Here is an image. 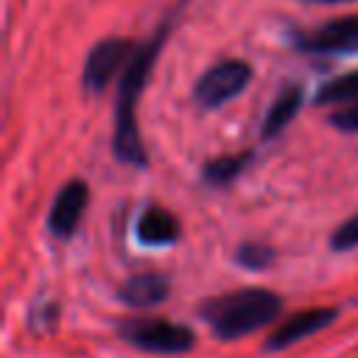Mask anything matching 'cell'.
Instances as JSON below:
<instances>
[{
  "label": "cell",
  "mask_w": 358,
  "mask_h": 358,
  "mask_svg": "<svg viewBox=\"0 0 358 358\" xmlns=\"http://www.w3.org/2000/svg\"><path fill=\"white\" fill-rule=\"evenodd\" d=\"M165 25L157 31V36H151L148 42L137 45L134 53L129 56V64L123 70V78L117 84V101H115V137H112V148L115 157L126 165L134 168H145L148 165V154L137 129V101L140 92L145 87V78L154 67V59L165 42Z\"/></svg>",
  "instance_id": "obj_1"
},
{
  "label": "cell",
  "mask_w": 358,
  "mask_h": 358,
  "mask_svg": "<svg viewBox=\"0 0 358 358\" xmlns=\"http://www.w3.org/2000/svg\"><path fill=\"white\" fill-rule=\"evenodd\" d=\"M282 313V296L268 288H235L229 294L210 296L199 305V316L210 324V330L224 338L235 341L249 336Z\"/></svg>",
  "instance_id": "obj_2"
},
{
  "label": "cell",
  "mask_w": 358,
  "mask_h": 358,
  "mask_svg": "<svg viewBox=\"0 0 358 358\" xmlns=\"http://www.w3.org/2000/svg\"><path fill=\"white\" fill-rule=\"evenodd\" d=\"M117 336L151 355H185L196 347V333L187 324H176L154 316H129L117 322Z\"/></svg>",
  "instance_id": "obj_3"
},
{
  "label": "cell",
  "mask_w": 358,
  "mask_h": 358,
  "mask_svg": "<svg viewBox=\"0 0 358 358\" xmlns=\"http://www.w3.org/2000/svg\"><path fill=\"white\" fill-rule=\"evenodd\" d=\"M252 78V67L241 59H227L213 64L193 87V98L201 109H218L227 101H232L235 95H241L246 90Z\"/></svg>",
  "instance_id": "obj_4"
},
{
  "label": "cell",
  "mask_w": 358,
  "mask_h": 358,
  "mask_svg": "<svg viewBox=\"0 0 358 358\" xmlns=\"http://www.w3.org/2000/svg\"><path fill=\"white\" fill-rule=\"evenodd\" d=\"M87 201H90V187L84 179H70L67 185H62L50 210H48V218H45L48 232L59 241H67L78 229L84 210H87Z\"/></svg>",
  "instance_id": "obj_5"
},
{
  "label": "cell",
  "mask_w": 358,
  "mask_h": 358,
  "mask_svg": "<svg viewBox=\"0 0 358 358\" xmlns=\"http://www.w3.org/2000/svg\"><path fill=\"white\" fill-rule=\"evenodd\" d=\"M129 50H131V42L129 39H120V36H109V39L98 42L87 53V62H84V76H81L84 90L87 92H103V87L109 84V78L129 59Z\"/></svg>",
  "instance_id": "obj_6"
},
{
  "label": "cell",
  "mask_w": 358,
  "mask_h": 358,
  "mask_svg": "<svg viewBox=\"0 0 358 358\" xmlns=\"http://www.w3.org/2000/svg\"><path fill=\"white\" fill-rule=\"evenodd\" d=\"M336 319H338V310H336V308H305V310L288 316V319L266 338L263 350H266V352H277V350H285V347H291V344H299L302 338H308V336H313V333L330 327Z\"/></svg>",
  "instance_id": "obj_7"
},
{
  "label": "cell",
  "mask_w": 358,
  "mask_h": 358,
  "mask_svg": "<svg viewBox=\"0 0 358 358\" xmlns=\"http://www.w3.org/2000/svg\"><path fill=\"white\" fill-rule=\"evenodd\" d=\"M310 53H358V17H344L299 36L296 42Z\"/></svg>",
  "instance_id": "obj_8"
},
{
  "label": "cell",
  "mask_w": 358,
  "mask_h": 358,
  "mask_svg": "<svg viewBox=\"0 0 358 358\" xmlns=\"http://www.w3.org/2000/svg\"><path fill=\"white\" fill-rule=\"evenodd\" d=\"M171 294V280L159 271H143V274H131L126 282H120L117 288V299L126 308L134 310H145L154 308L159 302H165Z\"/></svg>",
  "instance_id": "obj_9"
},
{
  "label": "cell",
  "mask_w": 358,
  "mask_h": 358,
  "mask_svg": "<svg viewBox=\"0 0 358 358\" xmlns=\"http://www.w3.org/2000/svg\"><path fill=\"white\" fill-rule=\"evenodd\" d=\"M179 235H182V227L176 215L159 204L143 207V213L134 221V238L143 246H171L179 241Z\"/></svg>",
  "instance_id": "obj_10"
},
{
  "label": "cell",
  "mask_w": 358,
  "mask_h": 358,
  "mask_svg": "<svg viewBox=\"0 0 358 358\" xmlns=\"http://www.w3.org/2000/svg\"><path fill=\"white\" fill-rule=\"evenodd\" d=\"M299 106H302V87H285V90L277 95V101L268 106V112H266V117H263V126H260V134H263L266 140L277 137V134L296 117Z\"/></svg>",
  "instance_id": "obj_11"
},
{
  "label": "cell",
  "mask_w": 358,
  "mask_h": 358,
  "mask_svg": "<svg viewBox=\"0 0 358 358\" xmlns=\"http://www.w3.org/2000/svg\"><path fill=\"white\" fill-rule=\"evenodd\" d=\"M252 162V154H227V157H215L207 159L201 168V179L213 187H224L232 185L238 179V173Z\"/></svg>",
  "instance_id": "obj_12"
},
{
  "label": "cell",
  "mask_w": 358,
  "mask_h": 358,
  "mask_svg": "<svg viewBox=\"0 0 358 358\" xmlns=\"http://www.w3.org/2000/svg\"><path fill=\"white\" fill-rule=\"evenodd\" d=\"M313 101H316L319 106H327V103H352V101H358V70L344 73V76L330 78L327 84H322Z\"/></svg>",
  "instance_id": "obj_13"
},
{
  "label": "cell",
  "mask_w": 358,
  "mask_h": 358,
  "mask_svg": "<svg viewBox=\"0 0 358 358\" xmlns=\"http://www.w3.org/2000/svg\"><path fill=\"white\" fill-rule=\"evenodd\" d=\"M235 260H238L243 268H249V271H263L266 266H271V263H274V249H271L268 243L246 241V243H241V246H238Z\"/></svg>",
  "instance_id": "obj_14"
},
{
  "label": "cell",
  "mask_w": 358,
  "mask_h": 358,
  "mask_svg": "<svg viewBox=\"0 0 358 358\" xmlns=\"http://www.w3.org/2000/svg\"><path fill=\"white\" fill-rule=\"evenodd\" d=\"M28 324H31V330H34V333H39V336L53 333V330H56V324H59V305H56V302H50V299H42L39 305H34V308H31Z\"/></svg>",
  "instance_id": "obj_15"
},
{
  "label": "cell",
  "mask_w": 358,
  "mask_h": 358,
  "mask_svg": "<svg viewBox=\"0 0 358 358\" xmlns=\"http://www.w3.org/2000/svg\"><path fill=\"white\" fill-rule=\"evenodd\" d=\"M355 246H358V213L344 218L330 235V249L333 252H347V249H355Z\"/></svg>",
  "instance_id": "obj_16"
},
{
  "label": "cell",
  "mask_w": 358,
  "mask_h": 358,
  "mask_svg": "<svg viewBox=\"0 0 358 358\" xmlns=\"http://www.w3.org/2000/svg\"><path fill=\"white\" fill-rule=\"evenodd\" d=\"M330 123L338 129V131H347V134H358V101H352L350 106L338 109L330 115Z\"/></svg>",
  "instance_id": "obj_17"
},
{
  "label": "cell",
  "mask_w": 358,
  "mask_h": 358,
  "mask_svg": "<svg viewBox=\"0 0 358 358\" xmlns=\"http://www.w3.org/2000/svg\"><path fill=\"white\" fill-rule=\"evenodd\" d=\"M316 3H347V0H316Z\"/></svg>",
  "instance_id": "obj_18"
}]
</instances>
